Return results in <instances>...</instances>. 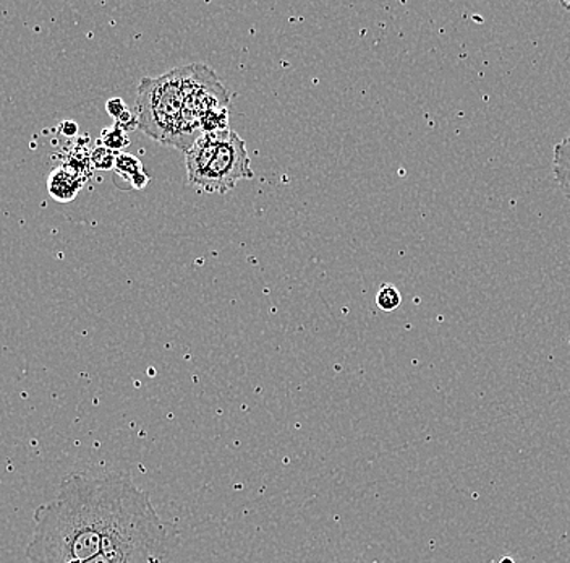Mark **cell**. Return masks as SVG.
<instances>
[{"instance_id": "6da1fadb", "label": "cell", "mask_w": 570, "mask_h": 563, "mask_svg": "<svg viewBox=\"0 0 570 563\" xmlns=\"http://www.w3.org/2000/svg\"><path fill=\"white\" fill-rule=\"evenodd\" d=\"M174 536L129 474H75L38 509L28 561L164 563Z\"/></svg>"}, {"instance_id": "7a4b0ae2", "label": "cell", "mask_w": 570, "mask_h": 563, "mask_svg": "<svg viewBox=\"0 0 570 563\" xmlns=\"http://www.w3.org/2000/svg\"><path fill=\"white\" fill-rule=\"evenodd\" d=\"M182 103V67L161 77H146L136 94L139 129L163 145L175 147Z\"/></svg>"}, {"instance_id": "3957f363", "label": "cell", "mask_w": 570, "mask_h": 563, "mask_svg": "<svg viewBox=\"0 0 570 563\" xmlns=\"http://www.w3.org/2000/svg\"><path fill=\"white\" fill-rule=\"evenodd\" d=\"M182 97L184 103L175 148L186 153L203 135V115L207 111L228 109L231 98L224 84L217 79L216 72L203 63L182 67Z\"/></svg>"}, {"instance_id": "277c9868", "label": "cell", "mask_w": 570, "mask_h": 563, "mask_svg": "<svg viewBox=\"0 0 570 563\" xmlns=\"http://www.w3.org/2000/svg\"><path fill=\"white\" fill-rule=\"evenodd\" d=\"M253 178L255 172L245 142L231 130L195 188L206 193L224 195L234 189L237 182Z\"/></svg>"}, {"instance_id": "5b68a950", "label": "cell", "mask_w": 570, "mask_h": 563, "mask_svg": "<svg viewBox=\"0 0 570 563\" xmlns=\"http://www.w3.org/2000/svg\"><path fill=\"white\" fill-rule=\"evenodd\" d=\"M228 132H231V129L224 130V132L203 133L186 151L185 164L190 185L199 184L200 179L213 161L214 154L227 139Z\"/></svg>"}, {"instance_id": "8992f818", "label": "cell", "mask_w": 570, "mask_h": 563, "mask_svg": "<svg viewBox=\"0 0 570 563\" xmlns=\"http://www.w3.org/2000/svg\"><path fill=\"white\" fill-rule=\"evenodd\" d=\"M115 184L129 182L126 189H143L150 182V175L143 169L142 161L129 153H118L114 164Z\"/></svg>"}, {"instance_id": "52a82bcc", "label": "cell", "mask_w": 570, "mask_h": 563, "mask_svg": "<svg viewBox=\"0 0 570 563\" xmlns=\"http://www.w3.org/2000/svg\"><path fill=\"white\" fill-rule=\"evenodd\" d=\"M82 188L83 182L63 168L52 171L51 178H49V192H51L52 199L59 200V202H70L75 199Z\"/></svg>"}, {"instance_id": "ba28073f", "label": "cell", "mask_w": 570, "mask_h": 563, "mask_svg": "<svg viewBox=\"0 0 570 563\" xmlns=\"http://www.w3.org/2000/svg\"><path fill=\"white\" fill-rule=\"evenodd\" d=\"M552 172L559 189L564 193L566 199L570 200V135L562 139L554 147V158H552Z\"/></svg>"}, {"instance_id": "9c48e42d", "label": "cell", "mask_w": 570, "mask_h": 563, "mask_svg": "<svg viewBox=\"0 0 570 563\" xmlns=\"http://www.w3.org/2000/svg\"><path fill=\"white\" fill-rule=\"evenodd\" d=\"M228 130V109H220V111H207L202 119V132H224Z\"/></svg>"}, {"instance_id": "30bf717a", "label": "cell", "mask_w": 570, "mask_h": 563, "mask_svg": "<svg viewBox=\"0 0 570 563\" xmlns=\"http://www.w3.org/2000/svg\"><path fill=\"white\" fill-rule=\"evenodd\" d=\"M400 302H403V295L393 284H383L381 290L376 294V304L385 312L396 311Z\"/></svg>"}, {"instance_id": "8fae6325", "label": "cell", "mask_w": 570, "mask_h": 563, "mask_svg": "<svg viewBox=\"0 0 570 563\" xmlns=\"http://www.w3.org/2000/svg\"><path fill=\"white\" fill-rule=\"evenodd\" d=\"M100 145L114 151V153L115 151L122 150V148L129 145V139H126L125 130L118 124L111 127V129L102 130Z\"/></svg>"}, {"instance_id": "7c38bea8", "label": "cell", "mask_w": 570, "mask_h": 563, "mask_svg": "<svg viewBox=\"0 0 570 563\" xmlns=\"http://www.w3.org/2000/svg\"><path fill=\"white\" fill-rule=\"evenodd\" d=\"M115 158H118V154L114 151L100 145L91 153V163L101 171H108V169H114Z\"/></svg>"}, {"instance_id": "4fadbf2b", "label": "cell", "mask_w": 570, "mask_h": 563, "mask_svg": "<svg viewBox=\"0 0 570 563\" xmlns=\"http://www.w3.org/2000/svg\"><path fill=\"white\" fill-rule=\"evenodd\" d=\"M105 111L109 112L111 118H114L115 121H119V119H121L122 115L129 111V108H126V104L123 103L121 98H112V100H109L108 104H105Z\"/></svg>"}, {"instance_id": "5bb4252c", "label": "cell", "mask_w": 570, "mask_h": 563, "mask_svg": "<svg viewBox=\"0 0 570 563\" xmlns=\"http://www.w3.org/2000/svg\"><path fill=\"white\" fill-rule=\"evenodd\" d=\"M77 130H79V125H77L75 122L72 121L63 122V124L61 125V132L63 133V135L67 137L75 135Z\"/></svg>"}, {"instance_id": "9a60e30c", "label": "cell", "mask_w": 570, "mask_h": 563, "mask_svg": "<svg viewBox=\"0 0 570 563\" xmlns=\"http://www.w3.org/2000/svg\"><path fill=\"white\" fill-rule=\"evenodd\" d=\"M561 6L564 7V9L570 10V3L569 2H561Z\"/></svg>"}]
</instances>
